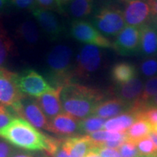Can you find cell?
Returning <instances> with one entry per match:
<instances>
[{"label":"cell","instance_id":"7dc6e473","mask_svg":"<svg viewBox=\"0 0 157 157\" xmlns=\"http://www.w3.org/2000/svg\"><path fill=\"white\" fill-rule=\"evenodd\" d=\"M36 157H50V156H46V155H44V154H41V155H38Z\"/></svg>","mask_w":157,"mask_h":157},{"label":"cell","instance_id":"30bf717a","mask_svg":"<svg viewBox=\"0 0 157 157\" xmlns=\"http://www.w3.org/2000/svg\"><path fill=\"white\" fill-rule=\"evenodd\" d=\"M17 74L0 68V104L13 107L23 97L17 87Z\"/></svg>","mask_w":157,"mask_h":157},{"label":"cell","instance_id":"1f68e13d","mask_svg":"<svg viewBox=\"0 0 157 157\" xmlns=\"http://www.w3.org/2000/svg\"><path fill=\"white\" fill-rule=\"evenodd\" d=\"M95 149L101 157H121L120 153L117 149L106 147H99Z\"/></svg>","mask_w":157,"mask_h":157},{"label":"cell","instance_id":"d6a6232c","mask_svg":"<svg viewBox=\"0 0 157 157\" xmlns=\"http://www.w3.org/2000/svg\"><path fill=\"white\" fill-rule=\"evenodd\" d=\"M51 157H70L69 156V151L66 143H65L64 138L61 139L60 143H59L58 146L57 147L53 154Z\"/></svg>","mask_w":157,"mask_h":157},{"label":"cell","instance_id":"7a4b0ae2","mask_svg":"<svg viewBox=\"0 0 157 157\" xmlns=\"http://www.w3.org/2000/svg\"><path fill=\"white\" fill-rule=\"evenodd\" d=\"M2 137L13 146L29 151H42L47 154L53 146L56 138L40 132L36 127L21 117L13 119L0 129Z\"/></svg>","mask_w":157,"mask_h":157},{"label":"cell","instance_id":"e0dca14e","mask_svg":"<svg viewBox=\"0 0 157 157\" xmlns=\"http://www.w3.org/2000/svg\"><path fill=\"white\" fill-rule=\"evenodd\" d=\"M143 86L142 80L136 77L127 83L117 85L112 93L114 94L117 98L129 104L132 108L133 104L140 97Z\"/></svg>","mask_w":157,"mask_h":157},{"label":"cell","instance_id":"f35d334b","mask_svg":"<svg viewBox=\"0 0 157 157\" xmlns=\"http://www.w3.org/2000/svg\"><path fill=\"white\" fill-rule=\"evenodd\" d=\"M84 157H101V156H100V155L98 154V153L96 151L95 149L93 148L87 152V154L84 156Z\"/></svg>","mask_w":157,"mask_h":157},{"label":"cell","instance_id":"2e32d148","mask_svg":"<svg viewBox=\"0 0 157 157\" xmlns=\"http://www.w3.org/2000/svg\"><path fill=\"white\" fill-rule=\"evenodd\" d=\"M140 44L139 53L146 58L157 56V28L154 23H146L140 27Z\"/></svg>","mask_w":157,"mask_h":157},{"label":"cell","instance_id":"ac0fdd59","mask_svg":"<svg viewBox=\"0 0 157 157\" xmlns=\"http://www.w3.org/2000/svg\"><path fill=\"white\" fill-rule=\"evenodd\" d=\"M64 140L69 151L70 157H84L90 150L94 148L88 135L68 137Z\"/></svg>","mask_w":157,"mask_h":157},{"label":"cell","instance_id":"8d00e7d4","mask_svg":"<svg viewBox=\"0 0 157 157\" xmlns=\"http://www.w3.org/2000/svg\"><path fill=\"white\" fill-rule=\"evenodd\" d=\"M151 10V19H157V0H147Z\"/></svg>","mask_w":157,"mask_h":157},{"label":"cell","instance_id":"8992f818","mask_svg":"<svg viewBox=\"0 0 157 157\" xmlns=\"http://www.w3.org/2000/svg\"><path fill=\"white\" fill-rule=\"evenodd\" d=\"M15 115L26 120L37 129H48L49 119L42 111L36 99L23 95L14 106L10 107Z\"/></svg>","mask_w":157,"mask_h":157},{"label":"cell","instance_id":"3957f363","mask_svg":"<svg viewBox=\"0 0 157 157\" xmlns=\"http://www.w3.org/2000/svg\"><path fill=\"white\" fill-rule=\"evenodd\" d=\"M73 52L70 47L59 44L54 47L47 58L50 75L55 87H63L72 82L74 78L73 68H71Z\"/></svg>","mask_w":157,"mask_h":157},{"label":"cell","instance_id":"5b68a950","mask_svg":"<svg viewBox=\"0 0 157 157\" xmlns=\"http://www.w3.org/2000/svg\"><path fill=\"white\" fill-rule=\"evenodd\" d=\"M16 82L21 93L31 98H39L55 88L36 71L28 69L17 74Z\"/></svg>","mask_w":157,"mask_h":157},{"label":"cell","instance_id":"83f0119b","mask_svg":"<svg viewBox=\"0 0 157 157\" xmlns=\"http://www.w3.org/2000/svg\"><path fill=\"white\" fill-rule=\"evenodd\" d=\"M135 143L141 156H151V155L157 154V151L154 143L149 135L140 139Z\"/></svg>","mask_w":157,"mask_h":157},{"label":"cell","instance_id":"bcb514c9","mask_svg":"<svg viewBox=\"0 0 157 157\" xmlns=\"http://www.w3.org/2000/svg\"><path fill=\"white\" fill-rule=\"evenodd\" d=\"M140 157H157V154L151 155V156H140Z\"/></svg>","mask_w":157,"mask_h":157},{"label":"cell","instance_id":"9c48e42d","mask_svg":"<svg viewBox=\"0 0 157 157\" xmlns=\"http://www.w3.org/2000/svg\"><path fill=\"white\" fill-rule=\"evenodd\" d=\"M140 44V27H124L112 43V48L118 54L123 56H132L139 52Z\"/></svg>","mask_w":157,"mask_h":157},{"label":"cell","instance_id":"681fc988","mask_svg":"<svg viewBox=\"0 0 157 157\" xmlns=\"http://www.w3.org/2000/svg\"><path fill=\"white\" fill-rule=\"evenodd\" d=\"M125 1H127V2H129V1H132V0H125Z\"/></svg>","mask_w":157,"mask_h":157},{"label":"cell","instance_id":"f546056e","mask_svg":"<svg viewBox=\"0 0 157 157\" xmlns=\"http://www.w3.org/2000/svg\"><path fill=\"white\" fill-rule=\"evenodd\" d=\"M11 108L0 104V129L7 126L13 119L16 118Z\"/></svg>","mask_w":157,"mask_h":157},{"label":"cell","instance_id":"277c9868","mask_svg":"<svg viewBox=\"0 0 157 157\" xmlns=\"http://www.w3.org/2000/svg\"><path fill=\"white\" fill-rule=\"evenodd\" d=\"M93 25L103 36H117L124 29L123 12L113 5L102 7L94 15Z\"/></svg>","mask_w":157,"mask_h":157},{"label":"cell","instance_id":"44dd1931","mask_svg":"<svg viewBox=\"0 0 157 157\" xmlns=\"http://www.w3.org/2000/svg\"><path fill=\"white\" fill-rule=\"evenodd\" d=\"M16 34L18 38L29 44H34L38 42L39 31L36 23L32 21H25L17 27Z\"/></svg>","mask_w":157,"mask_h":157},{"label":"cell","instance_id":"d590c367","mask_svg":"<svg viewBox=\"0 0 157 157\" xmlns=\"http://www.w3.org/2000/svg\"><path fill=\"white\" fill-rule=\"evenodd\" d=\"M13 151V149L8 143L0 141V157H9Z\"/></svg>","mask_w":157,"mask_h":157},{"label":"cell","instance_id":"5bb4252c","mask_svg":"<svg viewBox=\"0 0 157 157\" xmlns=\"http://www.w3.org/2000/svg\"><path fill=\"white\" fill-rule=\"evenodd\" d=\"M63 87H55L52 90L36 98V101L48 119L63 113L60 102V93Z\"/></svg>","mask_w":157,"mask_h":157},{"label":"cell","instance_id":"ba28073f","mask_svg":"<svg viewBox=\"0 0 157 157\" xmlns=\"http://www.w3.org/2000/svg\"><path fill=\"white\" fill-rule=\"evenodd\" d=\"M71 34L76 40L84 44L94 45L98 48H111L112 42L89 22L76 21L72 23Z\"/></svg>","mask_w":157,"mask_h":157},{"label":"cell","instance_id":"7c38bea8","mask_svg":"<svg viewBox=\"0 0 157 157\" xmlns=\"http://www.w3.org/2000/svg\"><path fill=\"white\" fill-rule=\"evenodd\" d=\"M32 14L43 31L51 39H57L63 34V28L53 13L42 7L32 10Z\"/></svg>","mask_w":157,"mask_h":157},{"label":"cell","instance_id":"f6af8a7d","mask_svg":"<svg viewBox=\"0 0 157 157\" xmlns=\"http://www.w3.org/2000/svg\"><path fill=\"white\" fill-rule=\"evenodd\" d=\"M152 23H154V25H155V26L157 28V19H155V20H153L152 21Z\"/></svg>","mask_w":157,"mask_h":157},{"label":"cell","instance_id":"484cf974","mask_svg":"<svg viewBox=\"0 0 157 157\" xmlns=\"http://www.w3.org/2000/svg\"><path fill=\"white\" fill-rule=\"evenodd\" d=\"M157 94V76L151 77L143 86V90L139 99L133 104L138 106H148V103Z\"/></svg>","mask_w":157,"mask_h":157},{"label":"cell","instance_id":"52a82bcc","mask_svg":"<svg viewBox=\"0 0 157 157\" xmlns=\"http://www.w3.org/2000/svg\"><path fill=\"white\" fill-rule=\"evenodd\" d=\"M102 63V52L94 45L87 44L80 50L73 69L74 77L87 78L97 71Z\"/></svg>","mask_w":157,"mask_h":157},{"label":"cell","instance_id":"6da1fadb","mask_svg":"<svg viewBox=\"0 0 157 157\" xmlns=\"http://www.w3.org/2000/svg\"><path fill=\"white\" fill-rule=\"evenodd\" d=\"M104 99L105 94L99 90L73 82L64 85L60 93L63 110L78 120L93 115Z\"/></svg>","mask_w":157,"mask_h":157},{"label":"cell","instance_id":"8fae6325","mask_svg":"<svg viewBox=\"0 0 157 157\" xmlns=\"http://www.w3.org/2000/svg\"><path fill=\"white\" fill-rule=\"evenodd\" d=\"M125 24L140 27L151 20V10L147 0L127 2L123 11Z\"/></svg>","mask_w":157,"mask_h":157},{"label":"cell","instance_id":"74e56055","mask_svg":"<svg viewBox=\"0 0 157 157\" xmlns=\"http://www.w3.org/2000/svg\"><path fill=\"white\" fill-rule=\"evenodd\" d=\"M9 157H34V156L26 151H13Z\"/></svg>","mask_w":157,"mask_h":157},{"label":"cell","instance_id":"9a60e30c","mask_svg":"<svg viewBox=\"0 0 157 157\" xmlns=\"http://www.w3.org/2000/svg\"><path fill=\"white\" fill-rule=\"evenodd\" d=\"M131 106L117 97L104 99L96 106L93 114L96 117L108 119L127 112Z\"/></svg>","mask_w":157,"mask_h":157},{"label":"cell","instance_id":"4fadbf2b","mask_svg":"<svg viewBox=\"0 0 157 157\" xmlns=\"http://www.w3.org/2000/svg\"><path fill=\"white\" fill-rule=\"evenodd\" d=\"M78 121L68 113L63 112L49 119L47 130L60 136H71L78 133Z\"/></svg>","mask_w":157,"mask_h":157},{"label":"cell","instance_id":"d6986e66","mask_svg":"<svg viewBox=\"0 0 157 157\" xmlns=\"http://www.w3.org/2000/svg\"><path fill=\"white\" fill-rule=\"evenodd\" d=\"M136 77L137 69L136 66L131 63L119 62L111 68V78L116 85L125 84Z\"/></svg>","mask_w":157,"mask_h":157},{"label":"cell","instance_id":"ee69618b","mask_svg":"<svg viewBox=\"0 0 157 157\" xmlns=\"http://www.w3.org/2000/svg\"><path fill=\"white\" fill-rule=\"evenodd\" d=\"M152 132H154L157 133V125H156V126L152 127Z\"/></svg>","mask_w":157,"mask_h":157},{"label":"cell","instance_id":"e575fe53","mask_svg":"<svg viewBox=\"0 0 157 157\" xmlns=\"http://www.w3.org/2000/svg\"><path fill=\"white\" fill-rule=\"evenodd\" d=\"M36 2L43 9L48 10L56 8H58L60 10H62L56 0H36Z\"/></svg>","mask_w":157,"mask_h":157},{"label":"cell","instance_id":"cb8c5ba5","mask_svg":"<svg viewBox=\"0 0 157 157\" xmlns=\"http://www.w3.org/2000/svg\"><path fill=\"white\" fill-rule=\"evenodd\" d=\"M105 119L92 115L78 121V133L92 134L103 129Z\"/></svg>","mask_w":157,"mask_h":157},{"label":"cell","instance_id":"60d3db41","mask_svg":"<svg viewBox=\"0 0 157 157\" xmlns=\"http://www.w3.org/2000/svg\"><path fill=\"white\" fill-rule=\"evenodd\" d=\"M148 106L157 108V94L148 103Z\"/></svg>","mask_w":157,"mask_h":157},{"label":"cell","instance_id":"4316f807","mask_svg":"<svg viewBox=\"0 0 157 157\" xmlns=\"http://www.w3.org/2000/svg\"><path fill=\"white\" fill-rule=\"evenodd\" d=\"M140 73L146 77L157 76V56L146 58L140 66Z\"/></svg>","mask_w":157,"mask_h":157},{"label":"cell","instance_id":"f1b7e54d","mask_svg":"<svg viewBox=\"0 0 157 157\" xmlns=\"http://www.w3.org/2000/svg\"><path fill=\"white\" fill-rule=\"evenodd\" d=\"M119 151L121 157H140L141 156L137 148L136 143L128 140L119 147Z\"/></svg>","mask_w":157,"mask_h":157},{"label":"cell","instance_id":"836d02e7","mask_svg":"<svg viewBox=\"0 0 157 157\" xmlns=\"http://www.w3.org/2000/svg\"><path fill=\"white\" fill-rule=\"evenodd\" d=\"M13 5L19 9H34L36 0H10Z\"/></svg>","mask_w":157,"mask_h":157},{"label":"cell","instance_id":"7402d4cb","mask_svg":"<svg viewBox=\"0 0 157 157\" xmlns=\"http://www.w3.org/2000/svg\"><path fill=\"white\" fill-rule=\"evenodd\" d=\"M152 132V126L148 121L139 119L125 132L127 140L136 143L140 139L148 136Z\"/></svg>","mask_w":157,"mask_h":157},{"label":"cell","instance_id":"d4e9b609","mask_svg":"<svg viewBox=\"0 0 157 157\" xmlns=\"http://www.w3.org/2000/svg\"><path fill=\"white\" fill-rule=\"evenodd\" d=\"M14 50V44L0 22V68H3Z\"/></svg>","mask_w":157,"mask_h":157},{"label":"cell","instance_id":"7bdbcfd3","mask_svg":"<svg viewBox=\"0 0 157 157\" xmlns=\"http://www.w3.org/2000/svg\"><path fill=\"white\" fill-rule=\"evenodd\" d=\"M71 0H60V4H61V5H62V4L68 3V2H71Z\"/></svg>","mask_w":157,"mask_h":157},{"label":"cell","instance_id":"4dcf8cb0","mask_svg":"<svg viewBox=\"0 0 157 157\" xmlns=\"http://www.w3.org/2000/svg\"><path fill=\"white\" fill-rule=\"evenodd\" d=\"M143 119L148 121L152 127L157 125V108L148 106L137 116V119Z\"/></svg>","mask_w":157,"mask_h":157},{"label":"cell","instance_id":"ab89813d","mask_svg":"<svg viewBox=\"0 0 157 157\" xmlns=\"http://www.w3.org/2000/svg\"><path fill=\"white\" fill-rule=\"evenodd\" d=\"M149 137H151L153 142H154L155 147H156V151H157V133L154 132H151L149 135Z\"/></svg>","mask_w":157,"mask_h":157},{"label":"cell","instance_id":"603a6c76","mask_svg":"<svg viewBox=\"0 0 157 157\" xmlns=\"http://www.w3.org/2000/svg\"><path fill=\"white\" fill-rule=\"evenodd\" d=\"M68 10L71 15L75 18L87 17L93 12V0H71Z\"/></svg>","mask_w":157,"mask_h":157},{"label":"cell","instance_id":"ffe728a7","mask_svg":"<svg viewBox=\"0 0 157 157\" xmlns=\"http://www.w3.org/2000/svg\"><path fill=\"white\" fill-rule=\"evenodd\" d=\"M136 120H137L136 113L129 111L105 121L103 129L110 132H125Z\"/></svg>","mask_w":157,"mask_h":157},{"label":"cell","instance_id":"c3c4849f","mask_svg":"<svg viewBox=\"0 0 157 157\" xmlns=\"http://www.w3.org/2000/svg\"><path fill=\"white\" fill-rule=\"evenodd\" d=\"M56 1H57V2H58V5H59V6H60V8H61L62 9V7H61V4H60V0H56Z\"/></svg>","mask_w":157,"mask_h":157},{"label":"cell","instance_id":"b9f144b4","mask_svg":"<svg viewBox=\"0 0 157 157\" xmlns=\"http://www.w3.org/2000/svg\"><path fill=\"white\" fill-rule=\"evenodd\" d=\"M7 2V0H0V11L2 10L5 8Z\"/></svg>","mask_w":157,"mask_h":157}]
</instances>
